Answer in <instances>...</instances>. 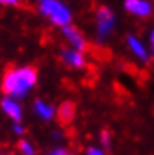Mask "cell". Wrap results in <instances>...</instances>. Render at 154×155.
Returning <instances> with one entry per match:
<instances>
[{
  "instance_id": "6da1fadb",
  "label": "cell",
  "mask_w": 154,
  "mask_h": 155,
  "mask_svg": "<svg viewBox=\"0 0 154 155\" xmlns=\"http://www.w3.org/2000/svg\"><path fill=\"white\" fill-rule=\"evenodd\" d=\"M38 84V70L32 66L9 69L2 79V91L6 97L22 100L32 93Z\"/></svg>"
},
{
  "instance_id": "7a4b0ae2",
  "label": "cell",
  "mask_w": 154,
  "mask_h": 155,
  "mask_svg": "<svg viewBox=\"0 0 154 155\" xmlns=\"http://www.w3.org/2000/svg\"><path fill=\"white\" fill-rule=\"evenodd\" d=\"M38 9L42 17L56 27H66L72 24L74 14L63 0H38Z\"/></svg>"
},
{
  "instance_id": "3957f363",
  "label": "cell",
  "mask_w": 154,
  "mask_h": 155,
  "mask_svg": "<svg viewBox=\"0 0 154 155\" xmlns=\"http://www.w3.org/2000/svg\"><path fill=\"white\" fill-rule=\"evenodd\" d=\"M117 27V15L109 6H99L94 14V35L99 43L106 42Z\"/></svg>"
},
{
  "instance_id": "277c9868",
  "label": "cell",
  "mask_w": 154,
  "mask_h": 155,
  "mask_svg": "<svg viewBox=\"0 0 154 155\" xmlns=\"http://www.w3.org/2000/svg\"><path fill=\"white\" fill-rule=\"evenodd\" d=\"M123 8L127 14L136 18H148L154 12L151 0H123Z\"/></svg>"
},
{
  "instance_id": "5b68a950",
  "label": "cell",
  "mask_w": 154,
  "mask_h": 155,
  "mask_svg": "<svg viewBox=\"0 0 154 155\" xmlns=\"http://www.w3.org/2000/svg\"><path fill=\"white\" fill-rule=\"evenodd\" d=\"M60 30H61V35H63L64 40L69 43V48H74L77 51L85 52V49H87V39H85V36L82 35V31L79 28H77L75 25L70 24V25H66V27H63Z\"/></svg>"
},
{
  "instance_id": "8992f818",
  "label": "cell",
  "mask_w": 154,
  "mask_h": 155,
  "mask_svg": "<svg viewBox=\"0 0 154 155\" xmlns=\"http://www.w3.org/2000/svg\"><path fill=\"white\" fill-rule=\"evenodd\" d=\"M60 60H61V63H63L66 67L74 69V70H81V69H84L85 64H87L85 52L77 51V49H74V48H64V49H61Z\"/></svg>"
},
{
  "instance_id": "52a82bcc",
  "label": "cell",
  "mask_w": 154,
  "mask_h": 155,
  "mask_svg": "<svg viewBox=\"0 0 154 155\" xmlns=\"http://www.w3.org/2000/svg\"><path fill=\"white\" fill-rule=\"evenodd\" d=\"M0 109L14 124H22L24 110H22V106H21V103L18 100L5 96L0 101Z\"/></svg>"
},
{
  "instance_id": "ba28073f",
  "label": "cell",
  "mask_w": 154,
  "mask_h": 155,
  "mask_svg": "<svg viewBox=\"0 0 154 155\" xmlns=\"http://www.w3.org/2000/svg\"><path fill=\"white\" fill-rule=\"evenodd\" d=\"M126 45H127L129 51L132 52V55H133L138 61L145 63V64L150 61V57H151V55H150V51H148V48L145 46V43L138 38V36H135V35H127Z\"/></svg>"
},
{
  "instance_id": "9c48e42d",
  "label": "cell",
  "mask_w": 154,
  "mask_h": 155,
  "mask_svg": "<svg viewBox=\"0 0 154 155\" xmlns=\"http://www.w3.org/2000/svg\"><path fill=\"white\" fill-rule=\"evenodd\" d=\"M33 112L35 115L38 116L39 119L45 121V122H50L54 119V116H57V109L50 104L48 101L42 100V98H36L35 103H33Z\"/></svg>"
},
{
  "instance_id": "30bf717a",
  "label": "cell",
  "mask_w": 154,
  "mask_h": 155,
  "mask_svg": "<svg viewBox=\"0 0 154 155\" xmlns=\"http://www.w3.org/2000/svg\"><path fill=\"white\" fill-rule=\"evenodd\" d=\"M57 116H58V119L61 122H64V124L70 122L74 119V116H75V104L72 101H69V100L67 101H63L60 104V107L57 109Z\"/></svg>"
},
{
  "instance_id": "8fae6325",
  "label": "cell",
  "mask_w": 154,
  "mask_h": 155,
  "mask_svg": "<svg viewBox=\"0 0 154 155\" xmlns=\"http://www.w3.org/2000/svg\"><path fill=\"white\" fill-rule=\"evenodd\" d=\"M18 149H19V154L21 155H36V148L35 145L27 140V139H21L18 143Z\"/></svg>"
},
{
  "instance_id": "7c38bea8",
  "label": "cell",
  "mask_w": 154,
  "mask_h": 155,
  "mask_svg": "<svg viewBox=\"0 0 154 155\" xmlns=\"http://www.w3.org/2000/svg\"><path fill=\"white\" fill-rule=\"evenodd\" d=\"M85 155H108V154H106V151L102 146H90L85 151Z\"/></svg>"
},
{
  "instance_id": "4fadbf2b",
  "label": "cell",
  "mask_w": 154,
  "mask_h": 155,
  "mask_svg": "<svg viewBox=\"0 0 154 155\" xmlns=\"http://www.w3.org/2000/svg\"><path fill=\"white\" fill-rule=\"evenodd\" d=\"M100 142H102V148H103V149L109 148V146H111V139H109V133H106V131H102V139H100Z\"/></svg>"
},
{
  "instance_id": "5bb4252c",
  "label": "cell",
  "mask_w": 154,
  "mask_h": 155,
  "mask_svg": "<svg viewBox=\"0 0 154 155\" xmlns=\"http://www.w3.org/2000/svg\"><path fill=\"white\" fill-rule=\"evenodd\" d=\"M12 131H14V134L18 136V137H22L24 133H26V130H24L22 124H12Z\"/></svg>"
},
{
  "instance_id": "9a60e30c",
  "label": "cell",
  "mask_w": 154,
  "mask_h": 155,
  "mask_svg": "<svg viewBox=\"0 0 154 155\" xmlns=\"http://www.w3.org/2000/svg\"><path fill=\"white\" fill-rule=\"evenodd\" d=\"M148 43H150V55L154 57V27L151 28V31L148 35Z\"/></svg>"
},
{
  "instance_id": "2e32d148",
  "label": "cell",
  "mask_w": 154,
  "mask_h": 155,
  "mask_svg": "<svg viewBox=\"0 0 154 155\" xmlns=\"http://www.w3.org/2000/svg\"><path fill=\"white\" fill-rule=\"evenodd\" d=\"M21 3V0H0L2 6H9V8H15Z\"/></svg>"
},
{
  "instance_id": "e0dca14e",
  "label": "cell",
  "mask_w": 154,
  "mask_h": 155,
  "mask_svg": "<svg viewBox=\"0 0 154 155\" xmlns=\"http://www.w3.org/2000/svg\"><path fill=\"white\" fill-rule=\"evenodd\" d=\"M46 155H72L69 151H66V149H63V148H56L54 151H51L50 154Z\"/></svg>"
},
{
  "instance_id": "ac0fdd59",
  "label": "cell",
  "mask_w": 154,
  "mask_h": 155,
  "mask_svg": "<svg viewBox=\"0 0 154 155\" xmlns=\"http://www.w3.org/2000/svg\"><path fill=\"white\" fill-rule=\"evenodd\" d=\"M151 2H153V5H154V0H151Z\"/></svg>"
}]
</instances>
